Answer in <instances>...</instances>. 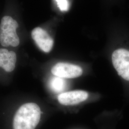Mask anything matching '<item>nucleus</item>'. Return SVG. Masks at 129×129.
I'll return each mask as SVG.
<instances>
[{
  "label": "nucleus",
  "instance_id": "obj_7",
  "mask_svg": "<svg viewBox=\"0 0 129 129\" xmlns=\"http://www.w3.org/2000/svg\"><path fill=\"white\" fill-rule=\"evenodd\" d=\"M16 59V55L14 52L0 48V67L5 71L11 72L14 70L15 68Z\"/></svg>",
  "mask_w": 129,
  "mask_h": 129
},
{
  "label": "nucleus",
  "instance_id": "obj_1",
  "mask_svg": "<svg viewBox=\"0 0 129 129\" xmlns=\"http://www.w3.org/2000/svg\"><path fill=\"white\" fill-rule=\"evenodd\" d=\"M40 107L35 103H27L21 106L13 121L14 129H35L41 118Z\"/></svg>",
  "mask_w": 129,
  "mask_h": 129
},
{
  "label": "nucleus",
  "instance_id": "obj_9",
  "mask_svg": "<svg viewBox=\"0 0 129 129\" xmlns=\"http://www.w3.org/2000/svg\"><path fill=\"white\" fill-rule=\"evenodd\" d=\"M57 6L61 11H67L69 9V4L67 0H55Z\"/></svg>",
  "mask_w": 129,
  "mask_h": 129
},
{
  "label": "nucleus",
  "instance_id": "obj_4",
  "mask_svg": "<svg viewBox=\"0 0 129 129\" xmlns=\"http://www.w3.org/2000/svg\"><path fill=\"white\" fill-rule=\"evenodd\" d=\"M51 72L54 75L61 78H73L81 76L83 70L77 65L59 62L52 68Z\"/></svg>",
  "mask_w": 129,
  "mask_h": 129
},
{
  "label": "nucleus",
  "instance_id": "obj_5",
  "mask_svg": "<svg viewBox=\"0 0 129 129\" xmlns=\"http://www.w3.org/2000/svg\"><path fill=\"white\" fill-rule=\"evenodd\" d=\"M31 36L37 46L42 51L46 53L51 51L54 45V40L46 30L39 27L35 28L32 31Z\"/></svg>",
  "mask_w": 129,
  "mask_h": 129
},
{
  "label": "nucleus",
  "instance_id": "obj_6",
  "mask_svg": "<svg viewBox=\"0 0 129 129\" xmlns=\"http://www.w3.org/2000/svg\"><path fill=\"white\" fill-rule=\"evenodd\" d=\"M88 95L86 91L81 90L64 92L57 97L58 101L61 104L66 106H71L78 104L86 101Z\"/></svg>",
  "mask_w": 129,
  "mask_h": 129
},
{
  "label": "nucleus",
  "instance_id": "obj_2",
  "mask_svg": "<svg viewBox=\"0 0 129 129\" xmlns=\"http://www.w3.org/2000/svg\"><path fill=\"white\" fill-rule=\"evenodd\" d=\"M19 24L16 20L9 16L3 17L0 24V43L2 46H18L20 40L16 30Z\"/></svg>",
  "mask_w": 129,
  "mask_h": 129
},
{
  "label": "nucleus",
  "instance_id": "obj_3",
  "mask_svg": "<svg viewBox=\"0 0 129 129\" xmlns=\"http://www.w3.org/2000/svg\"><path fill=\"white\" fill-rule=\"evenodd\" d=\"M112 64L118 75L125 80L129 81V51L120 48L112 54Z\"/></svg>",
  "mask_w": 129,
  "mask_h": 129
},
{
  "label": "nucleus",
  "instance_id": "obj_8",
  "mask_svg": "<svg viewBox=\"0 0 129 129\" xmlns=\"http://www.w3.org/2000/svg\"><path fill=\"white\" fill-rule=\"evenodd\" d=\"M66 85V82L63 78L57 77L52 78L50 82L51 89L56 92H61L64 90Z\"/></svg>",
  "mask_w": 129,
  "mask_h": 129
}]
</instances>
